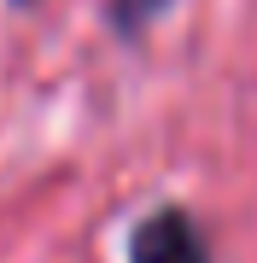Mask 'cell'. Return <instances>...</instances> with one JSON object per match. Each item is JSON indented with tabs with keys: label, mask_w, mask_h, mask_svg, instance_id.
<instances>
[{
	"label": "cell",
	"mask_w": 257,
	"mask_h": 263,
	"mask_svg": "<svg viewBox=\"0 0 257 263\" xmlns=\"http://www.w3.org/2000/svg\"><path fill=\"white\" fill-rule=\"evenodd\" d=\"M18 6H29V0H18Z\"/></svg>",
	"instance_id": "obj_2"
},
{
	"label": "cell",
	"mask_w": 257,
	"mask_h": 263,
	"mask_svg": "<svg viewBox=\"0 0 257 263\" xmlns=\"http://www.w3.org/2000/svg\"><path fill=\"white\" fill-rule=\"evenodd\" d=\"M129 263H210V246L187 211H152L134 228Z\"/></svg>",
	"instance_id": "obj_1"
}]
</instances>
